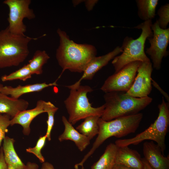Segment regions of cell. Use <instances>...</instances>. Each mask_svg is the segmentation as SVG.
Wrapping results in <instances>:
<instances>
[{"label": "cell", "instance_id": "obj_5", "mask_svg": "<svg viewBox=\"0 0 169 169\" xmlns=\"http://www.w3.org/2000/svg\"><path fill=\"white\" fill-rule=\"evenodd\" d=\"M152 24V20H150L145 21L135 27L142 30L140 35L136 39L128 36L125 38L121 47L122 54L115 57L112 62L115 73L131 62L150 60L146 55L144 49L146 39L153 35L151 28Z\"/></svg>", "mask_w": 169, "mask_h": 169}, {"label": "cell", "instance_id": "obj_12", "mask_svg": "<svg viewBox=\"0 0 169 169\" xmlns=\"http://www.w3.org/2000/svg\"><path fill=\"white\" fill-rule=\"evenodd\" d=\"M122 52V49L119 46L116 47L112 51L104 55L93 58L88 64L83 72L80 79L74 84L66 87L70 89H75L80 85L83 79H92L95 74L119 54Z\"/></svg>", "mask_w": 169, "mask_h": 169}, {"label": "cell", "instance_id": "obj_27", "mask_svg": "<svg viewBox=\"0 0 169 169\" xmlns=\"http://www.w3.org/2000/svg\"><path fill=\"white\" fill-rule=\"evenodd\" d=\"M157 13L159 16L158 20H157L159 26L161 29H166L169 22V3L161 6Z\"/></svg>", "mask_w": 169, "mask_h": 169}, {"label": "cell", "instance_id": "obj_32", "mask_svg": "<svg viewBox=\"0 0 169 169\" xmlns=\"http://www.w3.org/2000/svg\"><path fill=\"white\" fill-rule=\"evenodd\" d=\"M39 166L35 163L28 162L27 163L24 169H38Z\"/></svg>", "mask_w": 169, "mask_h": 169}, {"label": "cell", "instance_id": "obj_8", "mask_svg": "<svg viewBox=\"0 0 169 169\" xmlns=\"http://www.w3.org/2000/svg\"><path fill=\"white\" fill-rule=\"evenodd\" d=\"M31 0H5L3 3L9 9L7 27L12 33L24 35L26 31V26L23 22L24 18L34 19L35 15L29 6Z\"/></svg>", "mask_w": 169, "mask_h": 169}, {"label": "cell", "instance_id": "obj_15", "mask_svg": "<svg viewBox=\"0 0 169 169\" xmlns=\"http://www.w3.org/2000/svg\"><path fill=\"white\" fill-rule=\"evenodd\" d=\"M62 120L64 130L59 136V140L60 142L66 140L72 141L80 151H84L90 144V140L75 129L65 116H62Z\"/></svg>", "mask_w": 169, "mask_h": 169}, {"label": "cell", "instance_id": "obj_28", "mask_svg": "<svg viewBox=\"0 0 169 169\" xmlns=\"http://www.w3.org/2000/svg\"><path fill=\"white\" fill-rule=\"evenodd\" d=\"M10 117L6 114H0V147L2 141L8 132V127L10 125Z\"/></svg>", "mask_w": 169, "mask_h": 169}, {"label": "cell", "instance_id": "obj_7", "mask_svg": "<svg viewBox=\"0 0 169 169\" xmlns=\"http://www.w3.org/2000/svg\"><path fill=\"white\" fill-rule=\"evenodd\" d=\"M93 90L88 85H80L75 89H70L69 94L64 103L69 115L68 120L72 125L91 115L101 117L105 109L104 104L94 107L89 102L88 93Z\"/></svg>", "mask_w": 169, "mask_h": 169}, {"label": "cell", "instance_id": "obj_10", "mask_svg": "<svg viewBox=\"0 0 169 169\" xmlns=\"http://www.w3.org/2000/svg\"><path fill=\"white\" fill-rule=\"evenodd\" d=\"M141 62L136 61L130 63L109 76L100 90L105 93L115 91L127 92L134 82Z\"/></svg>", "mask_w": 169, "mask_h": 169}, {"label": "cell", "instance_id": "obj_13", "mask_svg": "<svg viewBox=\"0 0 169 169\" xmlns=\"http://www.w3.org/2000/svg\"><path fill=\"white\" fill-rule=\"evenodd\" d=\"M144 159L154 169H169V156L163 154L160 147L152 141L143 144Z\"/></svg>", "mask_w": 169, "mask_h": 169}, {"label": "cell", "instance_id": "obj_20", "mask_svg": "<svg viewBox=\"0 0 169 169\" xmlns=\"http://www.w3.org/2000/svg\"><path fill=\"white\" fill-rule=\"evenodd\" d=\"M118 147L110 143L106 146L99 160L91 166V169H113L116 164L115 158Z\"/></svg>", "mask_w": 169, "mask_h": 169}, {"label": "cell", "instance_id": "obj_11", "mask_svg": "<svg viewBox=\"0 0 169 169\" xmlns=\"http://www.w3.org/2000/svg\"><path fill=\"white\" fill-rule=\"evenodd\" d=\"M153 71L152 63L150 60L141 62L134 82L126 94L136 98H143L148 96L152 90Z\"/></svg>", "mask_w": 169, "mask_h": 169}, {"label": "cell", "instance_id": "obj_1", "mask_svg": "<svg viewBox=\"0 0 169 169\" xmlns=\"http://www.w3.org/2000/svg\"><path fill=\"white\" fill-rule=\"evenodd\" d=\"M59 37V45L56 51V57L62 69L58 79L66 70L71 72L81 73L95 57L97 49L88 44H79L69 38L66 33L60 28L57 31Z\"/></svg>", "mask_w": 169, "mask_h": 169}, {"label": "cell", "instance_id": "obj_6", "mask_svg": "<svg viewBox=\"0 0 169 169\" xmlns=\"http://www.w3.org/2000/svg\"><path fill=\"white\" fill-rule=\"evenodd\" d=\"M158 107L159 112L157 118L147 129L132 138L117 140L115 144L118 147H123L137 145L145 140H150L156 142L164 155L166 148L165 138L169 126V104L165 101L163 97Z\"/></svg>", "mask_w": 169, "mask_h": 169}, {"label": "cell", "instance_id": "obj_21", "mask_svg": "<svg viewBox=\"0 0 169 169\" xmlns=\"http://www.w3.org/2000/svg\"><path fill=\"white\" fill-rule=\"evenodd\" d=\"M100 117L98 115H91L86 117L76 127V130L90 140L98 134V121Z\"/></svg>", "mask_w": 169, "mask_h": 169}, {"label": "cell", "instance_id": "obj_35", "mask_svg": "<svg viewBox=\"0 0 169 169\" xmlns=\"http://www.w3.org/2000/svg\"><path fill=\"white\" fill-rule=\"evenodd\" d=\"M113 169H133L123 166L115 164Z\"/></svg>", "mask_w": 169, "mask_h": 169}, {"label": "cell", "instance_id": "obj_22", "mask_svg": "<svg viewBox=\"0 0 169 169\" xmlns=\"http://www.w3.org/2000/svg\"><path fill=\"white\" fill-rule=\"evenodd\" d=\"M158 0H136L138 15L145 21L152 20L156 15V10Z\"/></svg>", "mask_w": 169, "mask_h": 169}, {"label": "cell", "instance_id": "obj_31", "mask_svg": "<svg viewBox=\"0 0 169 169\" xmlns=\"http://www.w3.org/2000/svg\"><path fill=\"white\" fill-rule=\"evenodd\" d=\"M98 1L97 0H84L85 6L88 11L91 10L95 4L98 2Z\"/></svg>", "mask_w": 169, "mask_h": 169}, {"label": "cell", "instance_id": "obj_30", "mask_svg": "<svg viewBox=\"0 0 169 169\" xmlns=\"http://www.w3.org/2000/svg\"><path fill=\"white\" fill-rule=\"evenodd\" d=\"M0 169H7V165L5 161L2 147L0 149Z\"/></svg>", "mask_w": 169, "mask_h": 169}, {"label": "cell", "instance_id": "obj_29", "mask_svg": "<svg viewBox=\"0 0 169 169\" xmlns=\"http://www.w3.org/2000/svg\"><path fill=\"white\" fill-rule=\"evenodd\" d=\"M151 83L152 84L155 88L157 89L160 92V93L165 98L167 102L169 103V97L168 95L162 90L157 83L152 79Z\"/></svg>", "mask_w": 169, "mask_h": 169}, {"label": "cell", "instance_id": "obj_18", "mask_svg": "<svg viewBox=\"0 0 169 169\" xmlns=\"http://www.w3.org/2000/svg\"><path fill=\"white\" fill-rule=\"evenodd\" d=\"M56 81L47 84L45 82L28 84L24 86L19 85L13 87L10 86H3L1 93L11 97L18 99L22 95L30 93L40 91L44 89L53 86H57Z\"/></svg>", "mask_w": 169, "mask_h": 169}, {"label": "cell", "instance_id": "obj_37", "mask_svg": "<svg viewBox=\"0 0 169 169\" xmlns=\"http://www.w3.org/2000/svg\"><path fill=\"white\" fill-rule=\"evenodd\" d=\"M7 169H16L11 165H7Z\"/></svg>", "mask_w": 169, "mask_h": 169}, {"label": "cell", "instance_id": "obj_38", "mask_svg": "<svg viewBox=\"0 0 169 169\" xmlns=\"http://www.w3.org/2000/svg\"><path fill=\"white\" fill-rule=\"evenodd\" d=\"M3 86V85L0 83V93H1Z\"/></svg>", "mask_w": 169, "mask_h": 169}, {"label": "cell", "instance_id": "obj_16", "mask_svg": "<svg viewBox=\"0 0 169 169\" xmlns=\"http://www.w3.org/2000/svg\"><path fill=\"white\" fill-rule=\"evenodd\" d=\"M28 102L16 99L0 93V114L7 115L12 119L20 112L27 110Z\"/></svg>", "mask_w": 169, "mask_h": 169}, {"label": "cell", "instance_id": "obj_4", "mask_svg": "<svg viewBox=\"0 0 169 169\" xmlns=\"http://www.w3.org/2000/svg\"><path fill=\"white\" fill-rule=\"evenodd\" d=\"M37 39L13 33L7 27L0 31V68L17 66L23 62L29 53V43Z\"/></svg>", "mask_w": 169, "mask_h": 169}, {"label": "cell", "instance_id": "obj_17", "mask_svg": "<svg viewBox=\"0 0 169 169\" xmlns=\"http://www.w3.org/2000/svg\"><path fill=\"white\" fill-rule=\"evenodd\" d=\"M115 163L133 169H142L143 166L140 155L128 146L118 147Z\"/></svg>", "mask_w": 169, "mask_h": 169}, {"label": "cell", "instance_id": "obj_36", "mask_svg": "<svg viewBox=\"0 0 169 169\" xmlns=\"http://www.w3.org/2000/svg\"><path fill=\"white\" fill-rule=\"evenodd\" d=\"M84 0H73L72 1V3L74 7L76 6L77 5L80 4Z\"/></svg>", "mask_w": 169, "mask_h": 169}, {"label": "cell", "instance_id": "obj_9", "mask_svg": "<svg viewBox=\"0 0 169 169\" xmlns=\"http://www.w3.org/2000/svg\"><path fill=\"white\" fill-rule=\"evenodd\" d=\"M151 28L152 36L147 38L150 46L146 48V52L150 57L152 67L159 70L161 67L163 58L168 54L167 49L169 43V28H161L157 20L152 24Z\"/></svg>", "mask_w": 169, "mask_h": 169}, {"label": "cell", "instance_id": "obj_2", "mask_svg": "<svg viewBox=\"0 0 169 169\" xmlns=\"http://www.w3.org/2000/svg\"><path fill=\"white\" fill-rule=\"evenodd\" d=\"M143 117V114L139 113L109 121L104 120L100 118L98 121L99 131L97 137L90 151L80 162L76 164V166H81L82 168H83V165L87 159L109 138L114 136L120 138L135 133L138 129Z\"/></svg>", "mask_w": 169, "mask_h": 169}, {"label": "cell", "instance_id": "obj_33", "mask_svg": "<svg viewBox=\"0 0 169 169\" xmlns=\"http://www.w3.org/2000/svg\"><path fill=\"white\" fill-rule=\"evenodd\" d=\"M41 169H55V168L51 163L45 161L42 163Z\"/></svg>", "mask_w": 169, "mask_h": 169}, {"label": "cell", "instance_id": "obj_3", "mask_svg": "<svg viewBox=\"0 0 169 169\" xmlns=\"http://www.w3.org/2000/svg\"><path fill=\"white\" fill-rule=\"evenodd\" d=\"M104 98L105 108L100 118L106 121L137 114L152 101L148 96L136 98L118 91L105 93Z\"/></svg>", "mask_w": 169, "mask_h": 169}, {"label": "cell", "instance_id": "obj_25", "mask_svg": "<svg viewBox=\"0 0 169 169\" xmlns=\"http://www.w3.org/2000/svg\"><path fill=\"white\" fill-rule=\"evenodd\" d=\"M44 109L48 115L47 130L45 135L48 141L51 140V133L54 124V115L58 108L50 101H44Z\"/></svg>", "mask_w": 169, "mask_h": 169}, {"label": "cell", "instance_id": "obj_23", "mask_svg": "<svg viewBox=\"0 0 169 169\" xmlns=\"http://www.w3.org/2000/svg\"><path fill=\"white\" fill-rule=\"evenodd\" d=\"M49 58L50 57L45 51L37 50L27 64L33 74H41L43 72V66Z\"/></svg>", "mask_w": 169, "mask_h": 169}, {"label": "cell", "instance_id": "obj_14", "mask_svg": "<svg viewBox=\"0 0 169 169\" xmlns=\"http://www.w3.org/2000/svg\"><path fill=\"white\" fill-rule=\"evenodd\" d=\"M44 101L39 100L33 109L25 110L19 113L10 120V125L18 124L23 127V134L26 136L30 132V124L33 120L39 114L46 112L44 109Z\"/></svg>", "mask_w": 169, "mask_h": 169}, {"label": "cell", "instance_id": "obj_34", "mask_svg": "<svg viewBox=\"0 0 169 169\" xmlns=\"http://www.w3.org/2000/svg\"><path fill=\"white\" fill-rule=\"evenodd\" d=\"M143 166L142 169H154L149 164L144 158H142Z\"/></svg>", "mask_w": 169, "mask_h": 169}, {"label": "cell", "instance_id": "obj_24", "mask_svg": "<svg viewBox=\"0 0 169 169\" xmlns=\"http://www.w3.org/2000/svg\"><path fill=\"white\" fill-rule=\"evenodd\" d=\"M33 74L27 64L8 75L2 76L1 79L3 82L19 79L25 81L31 78Z\"/></svg>", "mask_w": 169, "mask_h": 169}, {"label": "cell", "instance_id": "obj_26", "mask_svg": "<svg viewBox=\"0 0 169 169\" xmlns=\"http://www.w3.org/2000/svg\"><path fill=\"white\" fill-rule=\"evenodd\" d=\"M47 136L45 135L40 136L38 140L36 146L33 147H28L26 151L34 154L42 163L45 161V159L41 152V151L45 146Z\"/></svg>", "mask_w": 169, "mask_h": 169}, {"label": "cell", "instance_id": "obj_19", "mask_svg": "<svg viewBox=\"0 0 169 169\" xmlns=\"http://www.w3.org/2000/svg\"><path fill=\"white\" fill-rule=\"evenodd\" d=\"M15 140L6 136L3 140L2 148L5 161L7 165H10L16 169H24L25 165L22 161L15 150Z\"/></svg>", "mask_w": 169, "mask_h": 169}]
</instances>
